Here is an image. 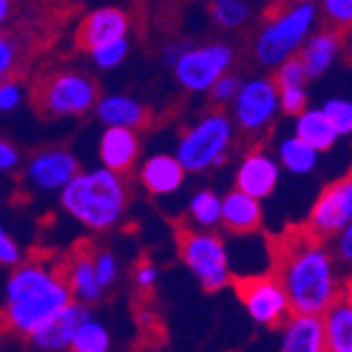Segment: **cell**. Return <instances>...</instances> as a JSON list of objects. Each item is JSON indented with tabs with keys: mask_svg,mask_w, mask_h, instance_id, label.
Instances as JSON below:
<instances>
[{
	"mask_svg": "<svg viewBox=\"0 0 352 352\" xmlns=\"http://www.w3.org/2000/svg\"><path fill=\"white\" fill-rule=\"evenodd\" d=\"M239 87H241L239 79H236L234 74L224 72L217 82L210 87L212 101H214V104H232V101H234V96H236V91H239Z\"/></svg>",
	"mask_w": 352,
	"mask_h": 352,
	"instance_id": "d6a6232c",
	"label": "cell"
},
{
	"mask_svg": "<svg viewBox=\"0 0 352 352\" xmlns=\"http://www.w3.org/2000/svg\"><path fill=\"white\" fill-rule=\"evenodd\" d=\"M188 170L175 155H151L141 168L143 188L153 195H173L185 182Z\"/></svg>",
	"mask_w": 352,
	"mask_h": 352,
	"instance_id": "ffe728a7",
	"label": "cell"
},
{
	"mask_svg": "<svg viewBox=\"0 0 352 352\" xmlns=\"http://www.w3.org/2000/svg\"><path fill=\"white\" fill-rule=\"evenodd\" d=\"M325 350L352 352V286L328 305L323 313Z\"/></svg>",
	"mask_w": 352,
	"mask_h": 352,
	"instance_id": "ac0fdd59",
	"label": "cell"
},
{
	"mask_svg": "<svg viewBox=\"0 0 352 352\" xmlns=\"http://www.w3.org/2000/svg\"><path fill=\"white\" fill-rule=\"evenodd\" d=\"M182 52H185V45H168V47H165V52H163V57H165V62H168V65H175L177 57H180Z\"/></svg>",
	"mask_w": 352,
	"mask_h": 352,
	"instance_id": "b9f144b4",
	"label": "cell"
},
{
	"mask_svg": "<svg viewBox=\"0 0 352 352\" xmlns=\"http://www.w3.org/2000/svg\"><path fill=\"white\" fill-rule=\"evenodd\" d=\"M99 101V89L94 79L74 72H62L45 82H40L35 91L37 111L45 116H76L89 111Z\"/></svg>",
	"mask_w": 352,
	"mask_h": 352,
	"instance_id": "52a82bcc",
	"label": "cell"
},
{
	"mask_svg": "<svg viewBox=\"0 0 352 352\" xmlns=\"http://www.w3.org/2000/svg\"><path fill=\"white\" fill-rule=\"evenodd\" d=\"M323 12L338 28L352 25V0H323Z\"/></svg>",
	"mask_w": 352,
	"mask_h": 352,
	"instance_id": "836d02e7",
	"label": "cell"
},
{
	"mask_svg": "<svg viewBox=\"0 0 352 352\" xmlns=\"http://www.w3.org/2000/svg\"><path fill=\"white\" fill-rule=\"evenodd\" d=\"M62 207L91 229H109L124 217L126 185L109 168L76 173L62 188Z\"/></svg>",
	"mask_w": 352,
	"mask_h": 352,
	"instance_id": "3957f363",
	"label": "cell"
},
{
	"mask_svg": "<svg viewBox=\"0 0 352 352\" xmlns=\"http://www.w3.org/2000/svg\"><path fill=\"white\" fill-rule=\"evenodd\" d=\"M109 347H111L109 330L96 320H91V316L82 320V325L76 328L74 338H72V350L74 352H106Z\"/></svg>",
	"mask_w": 352,
	"mask_h": 352,
	"instance_id": "484cf974",
	"label": "cell"
},
{
	"mask_svg": "<svg viewBox=\"0 0 352 352\" xmlns=\"http://www.w3.org/2000/svg\"><path fill=\"white\" fill-rule=\"evenodd\" d=\"M271 274L286 291L291 313H318L323 316L338 298L340 288L335 281L333 258L325 249L323 236L308 227L288 229L274 244Z\"/></svg>",
	"mask_w": 352,
	"mask_h": 352,
	"instance_id": "6da1fadb",
	"label": "cell"
},
{
	"mask_svg": "<svg viewBox=\"0 0 352 352\" xmlns=\"http://www.w3.org/2000/svg\"><path fill=\"white\" fill-rule=\"evenodd\" d=\"M305 82H308V72H305L303 62L298 57H288L278 65L276 72L278 87H305Z\"/></svg>",
	"mask_w": 352,
	"mask_h": 352,
	"instance_id": "4dcf8cb0",
	"label": "cell"
},
{
	"mask_svg": "<svg viewBox=\"0 0 352 352\" xmlns=\"http://www.w3.org/2000/svg\"><path fill=\"white\" fill-rule=\"evenodd\" d=\"M234 288L254 323L266 325V328H278L291 316L286 291H283V286L274 274L236 278Z\"/></svg>",
	"mask_w": 352,
	"mask_h": 352,
	"instance_id": "ba28073f",
	"label": "cell"
},
{
	"mask_svg": "<svg viewBox=\"0 0 352 352\" xmlns=\"http://www.w3.org/2000/svg\"><path fill=\"white\" fill-rule=\"evenodd\" d=\"M352 219V173L318 195L305 227L318 236H333Z\"/></svg>",
	"mask_w": 352,
	"mask_h": 352,
	"instance_id": "8fae6325",
	"label": "cell"
},
{
	"mask_svg": "<svg viewBox=\"0 0 352 352\" xmlns=\"http://www.w3.org/2000/svg\"><path fill=\"white\" fill-rule=\"evenodd\" d=\"M294 3H313V0H294Z\"/></svg>",
	"mask_w": 352,
	"mask_h": 352,
	"instance_id": "ee69618b",
	"label": "cell"
},
{
	"mask_svg": "<svg viewBox=\"0 0 352 352\" xmlns=\"http://www.w3.org/2000/svg\"><path fill=\"white\" fill-rule=\"evenodd\" d=\"M316 18L318 10L313 3H296L278 12L256 37V47H254L256 59L264 67H278L283 59L294 57L305 42V37L311 35Z\"/></svg>",
	"mask_w": 352,
	"mask_h": 352,
	"instance_id": "277c9868",
	"label": "cell"
},
{
	"mask_svg": "<svg viewBox=\"0 0 352 352\" xmlns=\"http://www.w3.org/2000/svg\"><path fill=\"white\" fill-rule=\"evenodd\" d=\"M340 35L333 30H320L316 35H308L305 42L300 45V62H303L308 79L325 74L330 69V65L335 62L338 52H340Z\"/></svg>",
	"mask_w": 352,
	"mask_h": 352,
	"instance_id": "44dd1931",
	"label": "cell"
},
{
	"mask_svg": "<svg viewBox=\"0 0 352 352\" xmlns=\"http://www.w3.org/2000/svg\"><path fill=\"white\" fill-rule=\"evenodd\" d=\"M305 104H308L305 87H278V109H281L283 113L298 116L305 109Z\"/></svg>",
	"mask_w": 352,
	"mask_h": 352,
	"instance_id": "1f68e13d",
	"label": "cell"
},
{
	"mask_svg": "<svg viewBox=\"0 0 352 352\" xmlns=\"http://www.w3.org/2000/svg\"><path fill=\"white\" fill-rule=\"evenodd\" d=\"M234 138V124L222 111L202 116L192 129L182 133L175 158L188 173H202L222 165Z\"/></svg>",
	"mask_w": 352,
	"mask_h": 352,
	"instance_id": "5b68a950",
	"label": "cell"
},
{
	"mask_svg": "<svg viewBox=\"0 0 352 352\" xmlns=\"http://www.w3.org/2000/svg\"><path fill=\"white\" fill-rule=\"evenodd\" d=\"M10 18V0H0V25Z\"/></svg>",
	"mask_w": 352,
	"mask_h": 352,
	"instance_id": "7bdbcfd3",
	"label": "cell"
},
{
	"mask_svg": "<svg viewBox=\"0 0 352 352\" xmlns=\"http://www.w3.org/2000/svg\"><path fill=\"white\" fill-rule=\"evenodd\" d=\"M249 15L252 10L247 0H212V18L227 30L241 28L249 20Z\"/></svg>",
	"mask_w": 352,
	"mask_h": 352,
	"instance_id": "83f0119b",
	"label": "cell"
},
{
	"mask_svg": "<svg viewBox=\"0 0 352 352\" xmlns=\"http://www.w3.org/2000/svg\"><path fill=\"white\" fill-rule=\"evenodd\" d=\"M12 62H15V50L10 42L0 37V82H6V74L10 72Z\"/></svg>",
	"mask_w": 352,
	"mask_h": 352,
	"instance_id": "ab89813d",
	"label": "cell"
},
{
	"mask_svg": "<svg viewBox=\"0 0 352 352\" xmlns=\"http://www.w3.org/2000/svg\"><path fill=\"white\" fill-rule=\"evenodd\" d=\"M99 158L104 168L113 173H126L138 158V135L126 126H106L99 141Z\"/></svg>",
	"mask_w": 352,
	"mask_h": 352,
	"instance_id": "e0dca14e",
	"label": "cell"
},
{
	"mask_svg": "<svg viewBox=\"0 0 352 352\" xmlns=\"http://www.w3.org/2000/svg\"><path fill=\"white\" fill-rule=\"evenodd\" d=\"M126 54H129V42H126V37H118V40L106 42L101 47L91 50V57H94V62L101 69H113V67H118L126 59Z\"/></svg>",
	"mask_w": 352,
	"mask_h": 352,
	"instance_id": "f546056e",
	"label": "cell"
},
{
	"mask_svg": "<svg viewBox=\"0 0 352 352\" xmlns=\"http://www.w3.org/2000/svg\"><path fill=\"white\" fill-rule=\"evenodd\" d=\"M232 106H234L236 126L247 133H258L278 113V89L264 76L249 79L239 87Z\"/></svg>",
	"mask_w": 352,
	"mask_h": 352,
	"instance_id": "30bf717a",
	"label": "cell"
},
{
	"mask_svg": "<svg viewBox=\"0 0 352 352\" xmlns=\"http://www.w3.org/2000/svg\"><path fill=\"white\" fill-rule=\"evenodd\" d=\"M261 200L252 197V195L241 192V190H232L222 197V219L219 222L234 232V234H252L261 227Z\"/></svg>",
	"mask_w": 352,
	"mask_h": 352,
	"instance_id": "d6986e66",
	"label": "cell"
},
{
	"mask_svg": "<svg viewBox=\"0 0 352 352\" xmlns=\"http://www.w3.org/2000/svg\"><path fill=\"white\" fill-rule=\"evenodd\" d=\"M278 160H281L286 170L296 173V175H305V173H311L318 165V151L294 133L278 148Z\"/></svg>",
	"mask_w": 352,
	"mask_h": 352,
	"instance_id": "d4e9b609",
	"label": "cell"
},
{
	"mask_svg": "<svg viewBox=\"0 0 352 352\" xmlns=\"http://www.w3.org/2000/svg\"><path fill=\"white\" fill-rule=\"evenodd\" d=\"M94 271H96V278H99L101 286L109 288L113 281H116V274H118L116 258H113L109 252H99L94 256Z\"/></svg>",
	"mask_w": 352,
	"mask_h": 352,
	"instance_id": "e575fe53",
	"label": "cell"
},
{
	"mask_svg": "<svg viewBox=\"0 0 352 352\" xmlns=\"http://www.w3.org/2000/svg\"><path fill=\"white\" fill-rule=\"evenodd\" d=\"M89 318L87 305L82 300H72L69 305H65L57 316L50 320L47 325H42L35 335H30L32 342L42 350H67L72 347V338H74L76 328L82 325V320Z\"/></svg>",
	"mask_w": 352,
	"mask_h": 352,
	"instance_id": "5bb4252c",
	"label": "cell"
},
{
	"mask_svg": "<svg viewBox=\"0 0 352 352\" xmlns=\"http://www.w3.org/2000/svg\"><path fill=\"white\" fill-rule=\"evenodd\" d=\"M325 116L335 126L338 135H352V101L350 99H328L323 106Z\"/></svg>",
	"mask_w": 352,
	"mask_h": 352,
	"instance_id": "f1b7e54d",
	"label": "cell"
},
{
	"mask_svg": "<svg viewBox=\"0 0 352 352\" xmlns=\"http://www.w3.org/2000/svg\"><path fill=\"white\" fill-rule=\"evenodd\" d=\"M278 185V163L264 151H252L236 170V190L256 200L269 197Z\"/></svg>",
	"mask_w": 352,
	"mask_h": 352,
	"instance_id": "4fadbf2b",
	"label": "cell"
},
{
	"mask_svg": "<svg viewBox=\"0 0 352 352\" xmlns=\"http://www.w3.org/2000/svg\"><path fill=\"white\" fill-rule=\"evenodd\" d=\"M15 165H18V151L0 138V170H10Z\"/></svg>",
	"mask_w": 352,
	"mask_h": 352,
	"instance_id": "60d3db41",
	"label": "cell"
},
{
	"mask_svg": "<svg viewBox=\"0 0 352 352\" xmlns=\"http://www.w3.org/2000/svg\"><path fill=\"white\" fill-rule=\"evenodd\" d=\"M20 96H23V91H20L18 84L0 82V111H10V109H15V106L20 104Z\"/></svg>",
	"mask_w": 352,
	"mask_h": 352,
	"instance_id": "d590c367",
	"label": "cell"
},
{
	"mask_svg": "<svg viewBox=\"0 0 352 352\" xmlns=\"http://www.w3.org/2000/svg\"><path fill=\"white\" fill-rule=\"evenodd\" d=\"M96 116L106 126H126V129H138L148 121L146 106L121 94L104 96L101 101H96Z\"/></svg>",
	"mask_w": 352,
	"mask_h": 352,
	"instance_id": "7402d4cb",
	"label": "cell"
},
{
	"mask_svg": "<svg viewBox=\"0 0 352 352\" xmlns=\"http://www.w3.org/2000/svg\"><path fill=\"white\" fill-rule=\"evenodd\" d=\"M20 261V252L15 247V241L0 229V264H18Z\"/></svg>",
	"mask_w": 352,
	"mask_h": 352,
	"instance_id": "f35d334b",
	"label": "cell"
},
{
	"mask_svg": "<svg viewBox=\"0 0 352 352\" xmlns=\"http://www.w3.org/2000/svg\"><path fill=\"white\" fill-rule=\"evenodd\" d=\"M69 291L76 300H82V303H94V300L101 298L106 288L99 283L96 278V271H94V258L89 256H79L74 261L69 271Z\"/></svg>",
	"mask_w": 352,
	"mask_h": 352,
	"instance_id": "cb8c5ba5",
	"label": "cell"
},
{
	"mask_svg": "<svg viewBox=\"0 0 352 352\" xmlns=\"http://www.w3.org/2000/svg\"><path fill=\"white\" fill-rule=\"evenodd\" d=\"M190 217L200 227H214L222 219V197L212 190H200L190 200Z\"/></svg>",
	"mask_w": 352,
	"mask_h": 352,
	"instance_id": "4316f807",
	"label": "cell"
},
{
	"mask_svg": "<svg viewBox=\"0 0 352 352\" xmlns=\"http://www.w3.org/2000/svg\"><path fill=\"white\" fill-rule=\"evenodd\" d=\"M283 352H323L325 325L318 313H291L281 323Z\"/></svg>",
	"mask_w": 352,
	"mask_h": 352,
	"instance_id": "7c38bea8",
	"label": "cell"
},
{
	"mask_svg": "<svg viewBox=\"0 0 352 352\" xmlns=\"http://www.w3.org/2000/svg\"><path fill=\"white\" fill-rule=\"evenodd\" d=\"M234 52L224 42H210L205 47H192L177 57L173 65L177 82L190 91H210V87L217 82L224 72L232 67Z\"/></svg>",
	"mask_w": 352,
	"mask_h": 352,
	"instance_id": "9c48e42d",
	"label": "cell"
},
{
	"mask_svg": "<svg viewBox=\"0 0 352 352\" xmlns=\"http://www.w3.org/2000/svg\"><path fill=\"white\" fill-rule=\"evenodd\" d=\"M338 256L342 264L352 266V219L338 232Z\"/></svg>",
	"mask_w": 352,
	"mask_h": 352,
	"instance_id": "8d00e7d4",
	"label": "cell"
},
{
	"mask_svg": "<svg viewBox=\"0 0 352 352\" xmlns=\"http://www.w3.org/2000/svg\"><path fill=\"white\" fill-rule=\"evenodd\" d=\"M177 252L205 291H219L229 283V256L219 236L197 229H180Z\"/></svg>",
	"mask_w": 352,
	"mask_h": 352,
	"instance_id": "8992f818",
	"label": "cell"
},
{
	"mask_svg": "<svg viewBox=\"0 0 352 352\" xmlns=\"http://www.w3.org/2000/svg\"><path fill=\"white\" fill-rule=\"evenodd\" d=\"M296 135L303 138L308 146H313L318 153L330 151L335 141L340 138L330 118L325 116L323 109H303L298 113V124H296Z\"/></svg>",
	"mask_w": 352,
	"mask_h": 352,
	"instance_id": "603a6c76",
	"label": "cell"
},
{
	"mask_svg": "<svg viewBox=\"0 0 352 352\" xmlns=\"http://www.w3.org/2000/svg\"><path fill=\"white\" fill-rule=\"evenodd\" d=\"M133 281L138 288H153L155 281H158V269L153 264H138L135 266V274H133Z\"/></svg>",
	"mask_w": 352,
	"mask_h": 352,
	"instance_id": "74e56055",
	"label": "cell"
},
{
	"mask_svg": "<svg viewBox=\"0 0 352 352\" xmlns=\"http://www.w3.org/2000/svg\"><path fill=\"white\" fill-rule=\"evenodd\" d=\"M79 173V163L67 151H42L28 168L30 180L40 190H62Z\"/></svg>",
	"mask_w": 352,
	"mask_h": 352,
	"instance_id": "9a60e30c",
	"label": "cell"
},
{
	"mask_svg": "<svg viewBox=\"0 0 352 352\" xmlns=\"http://www.w3.org/2000/svg\"><path fill=\"white\" fill-rule=\"evenodd\" d=\"M69 303V286L59 281L52 271L40 264L20 266L8 283L6 323L15 333L35 335Z\"/></svg>",
	"mask_w": 352,
	"mask_h": 352,
	"instance_id": "7a4b0ae2",
	"label": "cell"
},
{
	"mask_svg": "<svg viewBox=\"0 0 352 352\" xmlns=\"http://www.w3.org/2000/svg\"><path fill=\"white\" fill-rule=\"evenodd\" d=\"M129 32V18L126 12H121L118 8H101L94 10L87 20L82 23L79 32H76V40L84 50H96L106 42H113L118 37H126Z\"/></svg>",
	"mask_w": 352,
	"mask_h": 352,
	"instance_id": "2e32d148",
	"label": "cell"
}]
</instances>
